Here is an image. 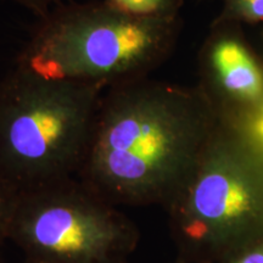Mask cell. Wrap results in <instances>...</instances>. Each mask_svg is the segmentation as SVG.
I'll return each instance as SVG.
<instances>
[{"label": "cell", "instance_id": "7a4b0ae2", "mask_svg": "<svg viewBox=\"0 0 263 263\" xmlns=\"http://www.w3.org/2000/svg\"><path fill=\"white\" fill-rule=\"evenodd\" d=\"M174 18H139L101 2L55 6L33 31L16 66L50 81L114 85L146 78L176 35Z\"/></svg>", "mask_w": 263, "mask_h": 263}, {"label": "cell", "instance_id": "ba28073f", "mask_svg": "<svg viewBox=\"0 0 263 263\" xmlns=\"http://www.w3.org/2000/svg\"><path fill=\"white\" fill-rule=\"evenodd\" d=\"M230 16L248 21H262L263 0H227Z\"/></svg>", "mask_w": 263, "mask_h": 263}, {"label": "cell", "instance_id": "7c38bea8", "mask_svg": "<svg viewBox=\"0 0 263 263\" xmlns=\"http://www.w3.org/2000/svg\"><path fill=\"white\" fill-rule=\"evenodd\" d=\"M261 132H262V134H263V122H262V124H261Z\"/></svg>", "mask_w": 263, "mask_h": 263}, {"label": "cell", "instance_id": "3957f363", "mask_svg": "<svg viewBox=\"0 0 263 263\" xmlns=\"http://www.w3.org/2000/svg\"><path fill=\"white\" fill-rule=\"evenodd\" d=\"M104 90L15 66L0 81V177L20 192L78 177Z\"/></svg>", "mask_w": 263, "mask_h": 263}, {"label": "cell", "instance_id": "52a82bcc", "mask_svg": "<svg viewBox=\"0 0 263 263\" xmlns=\"http://www.w3.org/2000/svg\"><path fill=\"white\" fill-rule=\"evenodd\" d=\"M20 190L0 177V246L9 240L10 226L17 203Z\"/></svg>", "mask_w": 263, "mask_h": 263}, {"label": "cell", "instance_id": "6da1fadb", "mask_svg": "<svg viewBox=\"0 0 263 263\" xmlns=\"http://www.w3.org/2000/svg\"><path fill=\"white\" fill-rule=\"evenodd\" d=\"M206 110L195 94L146 78L107 88L78 173L114 205H144L182 188L200 160Z\"/></svg>", "mask_w": 263, "mask_h": 263}, {"label": "cell", "instance_id": "8992f818", "mask_svg": "<svg viewBox=\"0 0 263 263\" xmlns=\"http://www.w3.org/2000/svg\"><path fill=\"white\" fill-rule=\"evenodd\" d=\"M111 8L139 18H174L180 0H104Z\"/></svg>", "mask_w": 263, "mask_h": 263}, {"label": "cell", "instance_id": "4fadbf2b", "mask_svg": "<svg viewBox=\"0 0 263 263\" xmlns=\"http://www.w3.org/2000/svg\"><path fill=\"white\" fill-rule=\"evenodd\" d=\"M0 263H2V261H0Z\"/></svg>", "mask_w": 263, "mask_h": 263}, {"label": "cell", "instance_id": "30bf717a", "mask_svg": "<svg viewBox=\"0 0 263 263\" xmlns=\"http://www.w3.org/2000/svg\"><path fill=\"white\" fill-rule=\"evenodd\" d=\"M236 263H263V249H258Z\"/></svg>", "mask_w": 263, "mask_h": 263}, {"label": "cell", "instance_id": "277c9868", "mask_svg": "<svg viewBox=\"0 0 263 263\" xmlns=\"http://www.w3.org/2000/svg\"><path fill=\"white\" fill-rule=\"evenodd\" d=\"M136 223L80 178L18 194L9 240L44 263H129Z\"/></svg>", "mask_w": 263, "mask_h": 263}, {"label": "cell", "instance_id": "9c48e42d", "mask_svg": "<svg viewBox=\"0 0 263 263\" xmlns=\"http://www.w3.org/2000/svg\"><path fill=\"white\" fill-rule=\"evenodd\" d=\"M10 2L17 3L42 18L47 16L55 6H58L60 0H10Z\"/></svg>", "mask_w": 263, "mask_h": 263}, {"label": "cell", "instance_id": "8fae6325", "mask_svg": "<svg viewBox=\"0 0 263 263\" xmlns=\"http://www.w3.org/2000/svg\"><path fill=\"white\" fill-rule=\"evenodd\" d=\"M22 263H44V262H41V261H37V259H33V258H29V257H26L25 261Z\"/></svg>", "mask_w": 263, "mask_h": 263}, {"label": "cell", "instance_id": "5b68a950", "mask_svg": "<svg viewBox=\"0 0 263 263\" xmlns=\"http://www.w3.org/2000/svg\"><path fill=\"white\" fill-rule=\"evenodd\" d=\"M210 80L235 98H258L263 90V76L249 51L233 38H217L206 50Z\"/></svg>", "mask_w": 263, "mask_h": 263}]
</instances>
